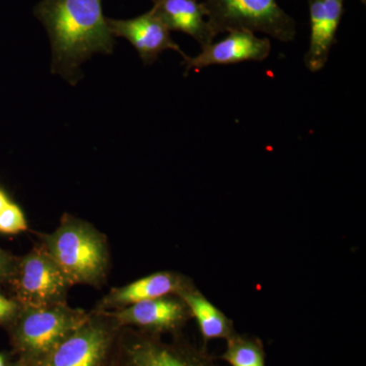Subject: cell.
I'll return each instance as SVG.
<instances>
[{
	"label": "cell",
	"instance_id": "cell-10",
	"mask_svg": "<svg viewBox=\"0 0 366 366\" xmlns=\"http://www.w3.org/2000/svg\"><path fill=\"white\" fill-rule=\"evenodd\" d=\"M190 277L177 271L156 272L122 287L113 288L99 302L95 310L112 312L141 301L163 296H182L196 288Z\"/></svg>",
	"mask_w": 366,
	"mask_h": 366
},
{
	"label": "cell",
	"instance_id": "cell-20",
	"mask_svg": "<svg viewBox=\"0 0 366 366\" xmlns=\"http://www.w3.org/2000/svg\"><path fill=\"white\" fill-rule=\"evenodd\" d=\"M11 360L7 357L6 354L0 352V366H9Z\"/></svg>",
	"mask_w": 366,
	"mask_h": 366
},
{
	"label": "cell",
	"instance_id": "cell-17",
	"mask_svg": "<svg viewBox=\"0 0 366 366\" xmlns=\"http://www.w3.org/2000/svg\"><path fill=\"white\" fill-rule=\"evenodd\" d=\"M21 305L14 298L0 293V325L9 327L21 310Z\"/></svg>",
	"mask_w": 366,
	"mask_h": 366
},
{
	"label": "cell",
	"instance_id": "cell-9",
	"mask_svg": "<svg viewBox=\"0 0 366 366\" xmlns=\"http://www.w3.org/2000/svg\"><path fill=\"white\" fill-rule=\"evenodd\" d=\"M271 41L259 38L254 32L236 30L228 32L224 39L202 48L194 57H183L185 74L212 66H230L244 61H262L271 53Z\"/></svg>",
	"mask_w": 366,
	"mask_h": 366
},
{
	"label": "cell",
	"instance_id": "cell-12",
	"mask_svg": "<svg viewBox=\"0 0 366 366\" xmlns=\"http://www.w3.org/2000/svg\"><path fill=\"white\" fill-rule=\"evenodd\" d=\"M345 0H307L310 9V41L305 53L308 71L317 72L326 66L344 14Z\"/></svg>",
	"mask_w": 366,
	"mask_h": 366
},
{
	"label": "cell",
	"instance_id": "cell-18",
	"mask_svg": "<svg viewBox=\"0 0 366 366\" xmlns=\"http://www.w3.org/2000/svg\"><path fill=\"white\" fill-rule=\"evenodd\" d=\"M18 259L0 249V282H9L16 271Z\"/></svg>",
	"mask_w": 366,
	"mask_h": 366
},
{
	"label": "cell",
	"instance_id": "cell-2",
	"mask_svg": "<svg viewBox=\"0 0 366 366\" xmlns=\"http://www.w3.org/2000/svg\"><path fill=\"white\" fill-rule=\"evenodd\" d=\"M40 239L71 286L101 287L105 283L110 269L109 244L95 226L64 214L59 227Z\"/></svg>",
	"mask_w": 366,
	"mask_h": 366
},
{
	"label": "cell",
	"instance_id": "cell-14",
	"mask_svg": "<svg viewBox=\"0 0 366 366\" xmlns=\"http://www.w3.org/2000/svg\"><path fill=\"white\" fill-rule=\"evenodd\" d=\"M187 303L192 319L197 320L199 332L203 337L204 346L213 339H225L237 333L234 322L222 310H219L202 293L199 288L187 291L179 296Z\"/></svg>",
	"mask_w": 366,
	"mask_h": 366
},
{
	"label": "cell",
	"instance_id": "cell-21",
	"mask_svg": "<svg viewBox=\"0 0 366 366\" xmlns=\"http://www.w3.org/2000/svg\"><path fill=\"white\" fill-rule=\"evenodd\" d=\"M9 366H26L24 363L20 362L19 360L11 361Z\"/></svg>",
	"mask_w": 366,
	"mask_h": 366
},
{
	"label": "cell",
	"instance_id": "cell-16",
	"mask_svg": "<svg viewBox=\"0 0 366 366\" xmlns=\"http://www.w3.org/2000/svg\"><path fill=\"white\" fill-rule=\"evenodd\" d=\"M28 230V222L20 206L11 202L0 213V233L18 234Z\"/></svg>",
	"mask_w": 366,
	"mask_h": 366
},
{
	"label": "cell",
	"instance_id": "cell-1",
	"mask_svg": "<svg viewBox=\"0 0 366 366\" xmlns=\"http://www.w3.org/2000/svg\"><path fill=\"white\" fill-rule=\"evenodd\" d=\"M35 16L44 25L52 48V71L76 81L79 67L95 53L112 54L114 36L102 0H42Z\"/></svg>",
	"mask_w": 366,
	"mask_h": 366
},
{
	"label": "cell",
	"instance_id": "cell-8",
	"mask_svg": "<svg viewBox=\"0 0 366 366\" xmlns=\"http://www.w3.org/2000/svg\"><path fill=\"white\" fill-rule=\"evenodd\" d=\"M122 327H132L148 333L170 336L182 333L192 319L185 301L177 295L141 301L122 310H112Z\"/></svg>",
	"mask_w": 366,
	"mask_h": 366
},
{
	"label": "cell",
	"instance_id": "cell-6",
	"mask_svg": "<svg viewBox=\"0 0 366 366\" xmlns=\"http://www.w3.org/2000/svg\"><path fill=\"white\" fill-rule=\"evenodd\" d=\"M213 35L245 30L267 34L281 42L295 39L296 23L276 0H204Z\"/></svg>",
	"mask_w": 366,
	"mask_h": 366
},
{
	"label": "cell",
	"instance_id": "cell-13",
	"mask_svg": "<svg viewBox=\"0 0 366 366\" xmlns=\"http://www.w3.org/2000/svg\"><path fill=\"white\" fill-rule=\"evenodd\" d=\"M154 11L168 30L187 34L206 47L215 36L209 28L206 7L199 0H152Z\"/></svg>",
	"mask_w": 366,
	"mask_h": 366
},
{
	"label": "cell",
	"instance_id": "cell-5",
	"mask_svg": "<svg viewBox=\"0 0 366 366\" xmlns=\"http://www.w3.org/2000/svg\"><path fill=\"white\" fill-rule=\"evenodd\" d=\"M112 312L92 310L85 322L26 366H110L122 330Z\"/></svg>",
	"mask_w": 366,
	"mask_h": 366
},
{
	"label": "cell",
	"instance_id": "cell-3",
	"mask_svg": "<svg viewBox=\"0 0 366 366\" xmlns=\"http://www.w3.org/2000/svg\"><path fill=\"white\" fill-rule=\"evenodd\" d=\"M90 312L57 303L40 307H21L9 327L11 345L16 360L29 365L81 326Z\"/></svg>",
	"mask_w": 366,
	"mask_h": 366
},
{
	"label": "cell",
	"instance_id": "cell-19",
	"mask_svg": "<svg viewBox=\"0 0 366 366\" xmlns=\"http://www.w3.org/2000/svg\"><path fill=\"white\" fill-rule=\"evenodd\" d=\"M11 199H9V196L4 189H0V213L6 209L7 204L11 203Z\"/></svg>",
	"mask_w": 366,
	"mask_h": 366
},
{
	"label": "cell",
	"instance_id": "cell-15",
	"mask_svg": "<svg viewBox=\"0 0 366 366\" xmlns=\"http://www.w3.org/2000/svg\"><path fill=\"white\" fill-rule=\"evenodd\" d=\"M221 356L231 366H266L264 343L259 337L235 333Z\"/></svg>",
	"mask_w": 366,
	"mask_h": 366
},
{
	"label": "cell",
	"instance_id": "cell-7",
	"mask_svg": "<svg viewBox=\"0 0 366 366\" xmlns=\"http://www.w3.org/2000/svg\"><path fill=\"white\" fill-rule=\"evenodd\" d=\"M9 283L14 300L21 307H40L67 302L71 284L41 243L18 259Z\"/></svg>",
	"mask_w": 366,
	"mask_h": 366
},
{
	"label": "cell",
	"instance_id": "cell-11",
	"mask_svg": "<svg viewBox=\"0 0 366 366\" xmlns=\"http://www.w3.org/2000/svg\"><path fill=\"white\" fill-rule=\"evenodd\" d=\"M107 24L114 37L124 38L134 46L147 66L154 64L166 50H174L182 57L187 56L173 41L167 26L152 9L129 20L107 19Z\"/></svg>",
	"mask_w": 366,
	"mask_h": 366
},
{
	"label": "cell",
	"instance_id": "cell-4",
	"mask_svg": "<svg viewBox=\"0 0 366 366\" xmlns=\"http://www.w3.org/2000/svg\"><path fill=\"white\" fill-rule=\"evenodd\" d=\"M110 366H218L206 346H197L183 335L165 341L162 335L122 327Z\"/></svg>",
	"mask_w": 366,
	"mask_h": 366
},
{
	"label": "cell",
	"instance_id": "cell-22",
	"mask_svg": "<svg viewBox=\"0 0 366 366\" xmlns=\"http://www.w3.org/2000/svg\"><path fill=\"white\" fill-rule=\"evenodd\" d=\"M361 2H362L363 4H365L366 0H361Z\"/></svg>",
	"mask_w": 366,
	"mask_h": 366
}]
</instances>
